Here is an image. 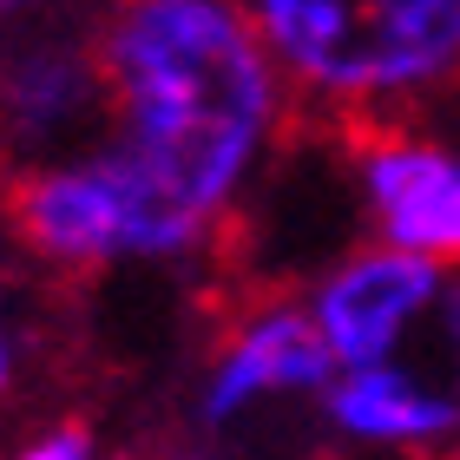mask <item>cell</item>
<instances>
[{"mask_svg":"<svg viewBox=\"0 0 460 460\" xmlns=\"http://www.w3.org/2000/svg\"><path fill=\"white\" fill-rule=\"evenodd\" d=\"M112 145L172 204L198 243H217L289 145V86L230 0H132L106 13Z\"/></svg>","mask_w":460,"mask_h":460,"instance_id":"1","label":"cell"},{"mask_svg":"<svg viewBox=\"0 0 460 460\" xmlns=\"http://www.w3.org/2000/svg\"><path fill=\"white\" fill-rule=\"evenodd\" d=\"M289 106L329 132L428 119L460 99V0H257Z\"/></svg>","mask_w":460,"mask_h":460,"instance_id":"2","label":"cell"},{"mask_svg":"<svg viewBox=\"0 0 460 460\" xmlns=\"http://www.w3.org/2000/svg\"><path fill=\"white\" fill-rule=\"evenodd\" d=\"M0 224L33 263L59 277H106L132 263L158 270L211 250L172 217V204L145 184V172L119 145L0 184Z\"/></svg>","mask_w":460,"mask_h":460,"instance_id":"3","label":"cell"},{"mask_svg":"<svg viewBox=\"0 0 460 460\" xmlns=\"http://www.w3.org/2000/svg\"><path fill=\"white\" fill-rule=\"evenodd\" d=\"M106 13L0 7V184L112 145Z\"/></svg>","mask_w":460,"mask_h":460,"instance_id":"4","label":"cell"},{"mask_svg":"<svg viewBox=\"0 0 460 460\" xmlns=\"http://www.w3.org/2000/svg\"><path fill=\"white\" fill-rule=\"evenodd\" d=\"M323 434L355 454L460 460V270H447L434 303L402 329L382 362L349 368L323 394Z\"/></svg>","mask_w":460,"mask_h":460,"instance_id":"5","label":"cell"},{"mask_svg":"<svg viewBox=\"0 0 460 460\" xmlns=\"http://www.w3.org/2000/svg\"><path fill=\"white\" fill-rule=\"evenodd\" d=\"M329 382H336V362H329L296 289H243L198 368L191 428L224 447L263 414L323 408Z\"/></svg>","mask_w":460,"mask_h":460,"instance_id":"6","label":"cell"},{"mask_svg":"<svg viewBox=\"0 0 460 460\" xmlns=\"http://www.w3.org/2000/svg\"><path fill=\"white\" fill-rule=\"evenodd\" d=\"M336 138L368 237L421 263L460 270V132H441L428 119H394L349 125Z\"/></svg>","mask_w":460,"mask_h":460,"instance_id":"7","label":"cell"},{"mask_svg":"<svg viewBox=\"0 0 460 460\" xmlns=\"http://www.w3.org/2000/svg\"><path fill=\"white\" fill-rule=\"evenodd\" d=\"M441 277H447L441 263H421V257H408V250H388V243L362 237L349 257H336L309 289H296V296L309 309V323H316L336 375H349V368L382 362V355L402 342V329L434 303Z\"/></svg>","mask_w":460,"mask_h":460,"instance_id":"8","label":"cell"},{"mask_svg":"<svg viewBox=\"0 0 460 460\" xmlns=\"http://www.w3.org/2000/svg\"><path fill=\"white\" fill-rule=\"evenodd\" d=\"M7 224H0V402L20 388V375H27V329L13 316V257H7Z\"/></svg>","mask_w":460,"mask_h":460,"instance_id":"9","label":"cell"},{"mask_svg":"<svg viewBox=\"0 0 460 460\" xmlns=\"http://www.w3.org/2000/svg\"><path fill=\"white\" fill-rule=\"evenodd\" d=\"M0 460H99V434L86 421H40L20 447H7Z\"/></svg>","mask_w":460,"mask_h":460,"instance_id":"10","label":"cell"},{"mask_svg":"<svg viewBox=\"0 0 460 460\" xmlns=\"http://www.w3.org/2000/svg\"><path fill=\"white\" fill-rule=\"evenodd\" d=\"M184 460H224V454H184Z\"/></svg>","mask_w":460,"mask_h":460,"instance_id":"11","label":"cell"}]
</instances>
